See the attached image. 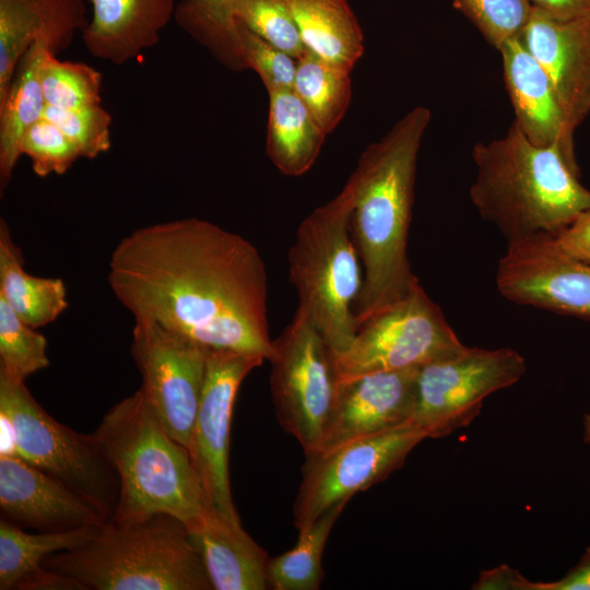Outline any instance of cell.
I'll return each instance as SVG.
<instances>
[{
	"mask_svg": "<svg viewBox=\"0 0 590 590\" xmlns=\"http://www.w3.org/2000/svg\"><path fill=\"white\" fill-rule=\"evenodd\" d=\"M109 286L134 319L209 349L270 358L268 274L243 236L198 217L146 225L109 259Z\"/></svg>",
	"mask_w": 590,
	"mask_h": 590,
	"instance_id": "obj_1",
	"label": "cell"
},
{
	"mask_svg": "<svg viewBox=\"0 0 590 590\" xmlns=\"http://www.w3.org/2000/svg\"><path fill=\"white\" fill-rule=\"evenodd\" d=\"M430 118L425 106L408 111L366 148L346 181L352 196L350 228L363 272L354 306L357 329L417 280L408 241L417 156Z\"/></svg>",
	"mask_w": 590,
	"mask_h": 590,
	"instance_id": "obj_2",
	"label": "cell"
},
{
	"mask_svg": "<svg viewBox=\"0 0 590 590\" xmlns=\"http://www.w3.org/2000/svg\"><path fill=\"white\" fill-rule=\"evenodd\" d=\"M472 158L471 202L507 243L555 236L590 209L580 173L556 149L532 143L515 121L504 137L476 143Z\"/></svg>",
	"mask_w": 590,
	"mask_h": 590,
	"instance_id": "obj_3",
	"label": "cell"
},
{
	"mask_svg": "<svg viewBox=\"0 0 590 590\" xmlns=\"http://www.w3.org/2000/svg\"><path fill=\"white\" fill-rule=\"evenodd\" d=\"M93 436L119 481L110 520L166 514L189 529L203 517L205 497L189 451L166 430L140 389L110 408Z\"/></svg>",
	"mask_w": 590,
	"mask_h": 590,
	"instance_id": "obj_4",
	"label": "cell"
},
{
	"mask_svg": "<svg viewBox=\"0 0 590 590\" xmlns=\"http://www.w3.org/2000/svg\"><path fill=\"white\" fill-rule=\"evenodd\" d=\"M94 590H212L185 523L156 514L109 520L83 545L42 564Z\"/></svg>",
	"mask_w": 590,
	"mask_h": 590,
	"instance_id": "obj_5",
	"label": "cell"
},
{
	"mask_svg": "<svg viewBox=\"0 0 590 590\" xmlns=\"http://www.w3.org/2000/svg\"><path fill=\"white\" fill-rule=\"evenodd\" d=\"M351 211L352 196L345 184L302 221L288 251L297 308L308 315L334 356L349 349L357 332L354 306L363 272L350 228Z\"/></svg>",
	"mask_w": 590,
	"mask_h": 590,
	"instance_id": "obj_6",
	"label": "cell"
},
{
	"mask_svg": "<svg viewBox=\"0 0 590 590\" xmlns=\"http://www.w3.org/2000/svg\"><path fill=\"white\" fill-rule=\"evenodd\" d=\"M0 411L11 420L17 457L51 475L95 506L109 521L119 481L97 441L51 417L19 380L0 369Z\"/></svg>",
	"mask_w": 590,
	"mask_h": 590,
	"instance_id": "obj_7",
	"label": "cell"
},
{
	"mask_svg": "<svg viewBox=\"0 0 590 590\" xmlns=\"http://www.w3.org/2000/svg\"><path fill=\"white\" fill-rule=\"evenodd\" d=\"M524 358L509 347L461 349L416 368L412 417L427 438H442L469 426L489 394L516 384Z\"/></svg>",
	"mask_w": 590,
	"mask_h": 590,
	"instance_id": "obj_8",
	"label": "cell"
},
{
	"mask_svg": "<svg viewBox=\"0 0 590 590\" xmlns=\"http://www.w3.org/2000/svg\"><path fill=\"white\" fill-rule=\"evenodd\" d=\"M269 362L278 421L309 456L318 449L339 382L333 352L308 315L297 308L273 340Z\"/></svg>",
	"mask_w": 590,
	"mask_h": 590,
	"instance_id": "obj_9",
	"label": "cell"
},
{
	"mask_svg": "<svg viewBox=\"0 0 590 590\" xmlns=\"http://www.w3.org/2000/svg\"><path fill=\"white\" fill-rule=\"evenodd\" d=\"M463 345L417 279L402 297L357 329L349 349L334 356V364L342 380L415 368Z\"/></svg>",
	"mask_w": 590,
	"mask_h": 590,
	"instance_id": "obj_10",
	"label": "cell"
},
{
	"mask_svg": "<svg viewBox=\"0 0 590 590\" xmlns=\"http://www.w3.org/2000/svg\"><path fill=\"white\" fill-rule=\"evenodd\" d=\"M426 433L412 420L392 429L306 456L293 507L299 530L332 507L384 481L401 468Z\"/></svg>",
	"mask_w": 590,
	"mask_h": 590,
	"instance_id": "obj_11",
	"label": "cell"
},
{
	"mask_svg": "<svg viewBox=\"0 0 590 590\" xmlns=\"http://www.w3.org/2000/svg\"><path fill=\"white\" fill-rule=\"evenodd\" d=\"M210 349L150 320L134 319L131 354L145 400L170 436L188 448Z\"/></svg>",
	"mask_w": 590,
	"mask_h": 590,
	"instance_id": "obj_12",
	"label": "cell"
},
{
	"mask_svg": "<svg viewBox=\"0 0 590 590\" xmlns=\"http://www.w3.org/2000/svg\"><path fill=\"white\" fill-rule=\"evenodd\" d=\"M263 361L257 355L210 349L200 404L187 448L202 484L206 508L229 518H239L228 476L234 404L244 379Z\"/></svg>",
	"mask_w": 590,
	"mask_h": 590,
	"instance_id": "obj_13",
	"label": "cell"
},
{
	"mask_svg": "<svg viewBox=\"0 0 590 590\" xmlns=\"http://www.w3.org/2000/svg\"><path fill=\"white\" fill-rule=\"evenodd\" d=\"M495 283L516 304L590 320V263L565 252L552 235L507 243Z\"/></svg>",
	"mask_w": 590,
	"mask_h": 590,
	"instance_id": "obj_14",
	"label": "cell"
},
{
	"mask_svg": "<svg viewBox=\"0 0 590 590\" xmlns=\"http://www.w3.org/2000/svg\"><path fill=\"white\" fill-rule=\"evenodd\" d=\"M416 368L370 373L339 380L318 449L314 453L329 451L411 421Z\"/></svg>",
	"mask_w": 590,
	"mask_h": 590,
	"instance_id": "obj_15",
	"label": "cell"
},
{
	"mask_svg": "<svg viewBox=\"0 0 590 590\" xmlns=\"http://www.w3.org/2000/svg\"><path fill=\"white\" fill-rule=\"evenodd\" d=\"M0 509L2 519L39 532L108 522L85 498L17 456L0 457Z\"/></svg>",
	"mask_w": 590,
	"mask_h": 590,
	"instance_id": "obj_16",
	"label": "cell"
},
{
	"mask_svg": "<svg viewBox=\"0 0 590 590\" xmlns=\"http://www.w3.org/2000/svg\"><path fill=\"white\" fill-rule=\"evenodd\" d=\"M520 38L545 71L576 131L590 114V19L560 20L532 8Z\"/></svg>",
	"mask_w": 590,
	"mask_h": 590,
	"instance_id": "obj_17",
	"label": "cell"
},
{
	"mask_svg": "<svg viewBox=\"0 0 590 590\" xmlns=\"http://www.w3.org/2000/svg\"><path fill=\"white\" fill-rule=\"evenodd\" d=\"M498 51L519 129L532 143L559 151L571 168L580 173L575 152L576 131L543 68L520 35L506 42Z\"/></svg>",
	"mask_w": 590,
	"mask_h": 590,
	"instance_id": "obj_18",
	"label": "cell"
},
{
	"mask_svg": "<svg viewBox=\"0 0 590 590\" xmlns=\"http://www.w3.org/2000/svg\"><path fill=\"white\" fill-rule=\"evenodd\" d=\"M87 23L84 0H0V103L33 43L46 42L57 56Z\"/></svg>",
	"mask_w": 590,
	"mask_h": 590,
	"instance_id": "obj_19",
	"label": "cell"
},
{
	"mask_svg": "<svg viewBox=\"0 0 590 590\" xmlns=\"http://www.w3.org/2000/svg\"><path fill=\"white\" fill-rule=\"evenodd\" d=\"M92 17L82 31L94 58L122 66L154 47L174 19L175 0H91Z\"/></svg>",
	"mask_w": 590,
	"mask_h": 590,
	"instance_id": "obj_20",
	"label": "cell"
},
{
	"mask_svg": "<svg viewBox=\"0 0 590 590\" xmlns=\"http://www.w3.org/2000/svg\"><path fill=\"white\" fill-rule=\"evenodd\" d=\"M214 590H267L269 555L240 519L205 509L188 529Z\"/></svg>",
	"mask_w": 590,
	"mask_h": 590,
	"instance_id": "obj_21",
	"label": "cell"
},
{
	"mask_svg": "<svg viewBox=\"0 0 590 590\" xmlns=\"http://www.w3.org/2000/svg\"><path fill=\"white\" fill-rule=\"evenodd\" d=\"M306 50L351 72L364 52V35L347 0H281Z\"/></svg>",
	"mask_w": 590,
	"mask_h": 590,
	"instance_id": "obj_22",
	"label": "cell"
},
{
	"mask_svg": "<svg viewBox=\"0 0 590 590\" xmlns=\"http://www.w3.org/2000/svg\"><path fill=\"white\" fill-rule=\"evenodd\" d=\"M266 152L286 176H302L318 158L326 133L293 88L268 92Z\"/></svg>",
	"mask_w": 590,
	"mask_h": 590,
	"instance_id": "obj_23",
	"label": "cell"
},
{
	"mask_svg": "<svg viewBox=\"0 0 590 590\" xmlns=\"http://www.w3.org/2000/svg\"><path fill=\"white\" fill-rule=\"evenodd\" d=\"M51 52L36 40L22 56L4 99L0 103V190L7 188L21 154L26 130L44 117L46 103L40 84V67Z\"/></svg>",
	"mask_w": 590,
	"mask_h": 590,
	"instance_id": "obj_24",
	"label": "cell"
},
{
	"mask_svg": "<svg viewBox=\"0 0 590 590\" xmlns=\"http://www.w3.org/2000/svg\"><path fill=\"white\" fill-rule=\"evenodd\" d=\"M0 297L32 328L55 321L68 307L67 288L59 278L28 274L8 224L0 219Z\"/></svg>",
	"mask_w": 590,
	"mask_h": 590,
	"instance_id": "obj_25",
	"label": "cell"
},
{
	"mask_svg": "<svg viewBox=\"0 0 590 590\" xmlns=\"http://www.w3.org/2000/svg\"><path fill=\"white\" fill-rule=\"evenodd\" d=\"M234 5L235 0H180L174 20L222 66L241 71L247 66Z\"/></svg>",
	"mask_w": 590,
	"mask_h": 590,
	"instance_id": "obj_26",
	"label": "cell"
},
{
	"mask_svg": "<svg viewBox=\"0 0 590 590\" xmlns=\"http://www.w3.org/2000/svg\"><path fill=\"white\" fill-rule=\"evenodd\" d=\"M102 528V527H101ZM99 528L87 527L58 532L27 533L21 527L0 521V589H15L55 553L85 544Z\"/></svg>",
	"mask_w": 590,
	"mask_h": 590,
	"instance_id": "obj_27",
	"label": "cell"
},
{
	"mask_svg": "<svg viewBox=\"0 0 590 590\" xmlns=\"http://www.w3.org/2000/svg\"><path fill=\"white\" fill-rule=\"evenodd\" d=\"M339 504L298 530L296 545L269 559L268 585L273 590H317L320 588L322 554L330 532L345 508Z\"/></svg>",
	"mask_w": 590,
	"mask_h": 590,
	"instance_id": "obj_28",
	"label": "cell"
},
{
	"mask_svg": "<svg viewBox=\"0 0 590 590\" xmlns=\"http://www.w3.org/2000/svg\"><path fill=\"white\" fill-rule=\"evenodd\" d=\"M293 91L328 134L340 123L350 106V71L305 50L297 59Z\"/></svg>",
	"mask_w": 590,
	"mask_h": 590,
	"instance_id": "obj_29",
	"label": "cell"
},
{
	"mask_svg": "<svg viewBox=\"0 0 590 590\" xmlns=\"http://www.w3.org/2000/svg\"><path fill=\"white\" fill-rule=\"evenodd\" d=\"M103 75L85 62L62 61L48 52L40 67V84L47 106L74 109L102 104Z\"/></svg>",
	"mask_w": 590,
	"mask_h": 590,
	"instance_id": "obj_30",
	"label": "cell"
},
{
	"mask_svg": "<svg viewBox=\"0 0 590 590\" xmlns=\"http://www.w3.org/2000/svg\"><path fill=\"white\" fill-rule=\"evenodd\" d=\"M46 338L26 324L0 297V369L25 380L49 365Z\"/></svg>",
	"mask_w": 590,
	"mask_h": 590,
	"instance_id": "obj_31",
	"label": "cell"
},
{
	"mask_svg": "<svg viewBox=\"0 0 590 590\" xmlns=\"http://www.w3.org/2000/svg\"><path fill=\"white\" fill-rule=\"evenodd\" d=\"M234 12L248 30L295 59L305 52L296 23L281 0H235Z\"/></svg>",
	"mask_w": 590,
	"mask_h": 590,
	"instance_id": "obj_32",
	"label": "cell"
},
{
	"mask_svg": "<svg viewBox=\"0 0 590 590\" xmlns=\"http://www.w3.org/2000/svg\"><path fill=\"white\" fill-rule=\"evenodd\" d=\"M453 4L497 50L522 33L533 8L530 0H453Z\"/></svg>",
	"mask_w": 590,
	"mask_h": 590,
	"instance_id": "obj_33",
	"label": "cell"
},
{
	"mask_svg": "<svg viewBox=\"0 0 590 590\" xmlns=\"http://www.w3.org/2000/svg\"><path fill=\"white\" fill-rule=\"evenodd\" d=\"M44 117L58 126L75 144L81 157L88 160L111 146V115L99 105L61 109L46 105Z\"/></svg>",
	"mask_w": 590,
	"mask_h": 590,
	"instance_id": "obj_34",
	"label": "cell"
},
{
	"mask_svg": "<svg viewBox=\"0 0 590 590\" xmlns=\"http://www.w3.org/2000/svg\"><path fill=\"white\" fill-rule=\"evenodd\" d=\"M21 154L31 160L33 172L39 177L63 175L81 157L75 144L45 117L24 133Z\"/></svg>",
	"mask_w": 590,
	"mask_h": 590,
	"instance_id": "obj_35",
	"label": "cell"
},
{
	"mask_svg": "<svg viewBox=\"0 0 590 590\" xmlns=\"http://www.w3.org/2000/svg\"><path fill=\"white\" fill-rule=\"evenodd\" d=\"M239 24L247 69L260 76L268 92L293 88L297 59Z\"/></svg>",
	"mask_w": 590,
	"mask_h": 590,
	"instance_id": "obj_36",
	"label": "cell"
},
{
	"mask_svg": "<svg viewBox=\"0 0 590 590\" xmlns=\"http://www.w3.org/2000/svg\"><path fill=\"white\" fill-rule=\"evenodd\" d=\"M554 238L565 252L590 263V209L582 212Z\"/></svg>",
	"mask_w": 590,
	"mask_h": 590,
	"instance_id": "obj_37",
	"label": "cell"
},
{
	"mask_svg": "<svg viewBox=\"0 0 590 590\" xmlns=\"http://www.w3.org/2000/svg\"><path fill=\"white\" fill-rule=\"evenodd\" d=\"M532 581L508 565L483 570L472 585L474 590H531Z\"/></svg>",
	"mask_w": 590,
	"mask_h": 590,
	"instance_id": "obj_38",
	"label": "cell"
},
{
	"mask_svg": "<svg viewBox=\"0 0 590 590\" xmlns=\"http://www.w3.org/2000/svg\"><path fill=\"white\" fill-rule=\"evenodd\" d=\"M15 589L19 590H86L76 579L62 573L40 567L23 578Z\"/></svg>",
	"mask_w": 590,
	"mask_h": 590,
	"instance_id": "obj_39",
	"label": "cell"
},
{
	"mask_svg": "<svg viewBox=\"0 0 590 590\" xmlns=\"http://www.w3.org/2000/svg\"><path fill=\"white\" fill-rule=\"evenodd\" d=\"M531 590H590V546L564 577L548 582L532 581Z\"/></svg>",
	"mask_w": 590,
	"mask_h": 590,
	"instance_id": "obj_40",
	"label": "cell"
},
{
	"mask_svg": "<svg viewBox=\"0 0 590 590\" xmlns=\"http://www.w3.org/2000/svg\"><path fill=\"white\" fill-rule=\"evenodd\" d=\"M533 8L560 20L590 19V0H530Z\"/></svg>",
	"mask_w": 590,
	"mask_h": 590,
	"instance_id": "obj_41",
	"label": "cell"
},
{
	"mask_svg": "<svg viewBox=\"0 0 590 590\" xmlns=\"http://www.w3.org/2000/svg\"><path fill=\"white\" fill-rule=\"evenodd\" d=\"M0 457L17 456L16 434L9 416L0 411Z\"/></svg>",
	"mask_w": 590,
	"mask_h": 590,
	"instance_id": "obj_42",
	"label": "cell"
},
{
	"mask_svg": "<svg viewBox=\"0 0 590 590\" xmlns=\"http://www.w3.org/2000/svg\"><path fill=\"white\" fill-rule=\"evenodd\" d=\"M582 425H583V441L587 445H590V413L585 414Z\"/></svg>",
	"mask_w": 590,
	"mask_h": 590,
	"instance_id": "obj_43",
	"label": "cell"
}]
</instances>
